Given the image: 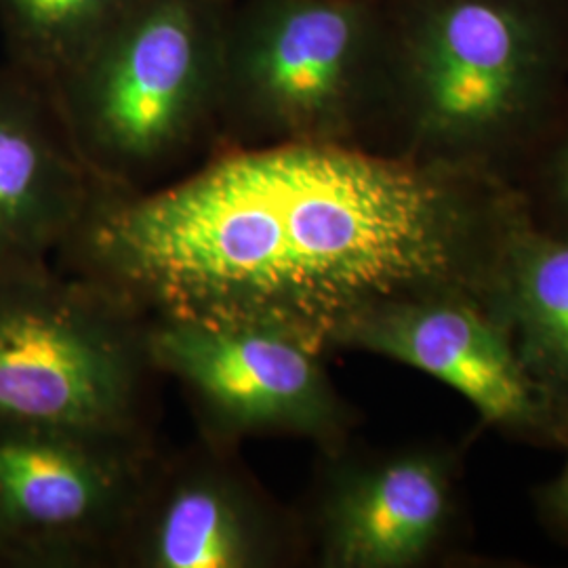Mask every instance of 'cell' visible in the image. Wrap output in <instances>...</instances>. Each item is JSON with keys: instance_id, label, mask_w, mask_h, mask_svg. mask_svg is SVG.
<instances>
[{"instance_id": "obj_12", "label": "cell", "mask_w": 568, "mask_h": 568, "mask_svg": "<svg viewBox=\"0 0 568 568\" xmlns=\"http://www.w3.org/2000/svg\"><path fill=\"white\" fill-rule=\"evenodd\" d=\"M511 312L528 371L568 386V243L520 234L509 248Z\"/></svg>"}, {"instance_id": "obj_10", "label": "cell", "mask_w": 568, "mask_h": 568, "mask_svg": "<svg viewBox=\"0 0 568 568\" xmlns=\"http://www.w3.org/2000/svg\"><path fill=\"white\" fill-rule=\"evenodd\" d=\"M331 464L304 523L326 568H408L436 548L448 516L447 464L424 450Z\"/></svg>"}, {"instance_id": "obj_2", "label": "cell", "mask_w": 568, "mask_h": 568, "mask_svg": "<svg viewBox=\"0 0 568 568\" xmlns=\"http://www.w3.org/2000/svg\"><path fill=\"white\" fill-rule=\"evenodd\" d=\"M232 0H138L49 84L103 187L145 192L217 150Z\"/></svg>"}, {"instance_id": "obj_15", "label": "cell", "mask_w": 568, "mask_h": 568, "mask_svg": "<svg viewBox=\"0 0 568 568\" xmlns=\"http://www.w3.org/2000/svg\"><path fill=\"white\" fill-rule=\"evenodd\" d=\"M560 192H562V196L567 199L568 203V145L565 150V156L560 161Z\"/></svg>"}, {"instance_id": "obj_4", "label": "cell", "mask_w": 568, "mask_h": 568, "mask_svg": "<svg viewBox=\"0 0 568 568\" xmlns=\"http://www.w3.org/2000/svg\"><path fill=\"white\" fill-rule=\"evenodd\" d=\"M148 321L51 264L0 270V419L152 438Z\"/></svg>"}, {"instance_id": "obj_5", "label": "cell", "mask_w": 568, "mask_h": 568, "mask_svg": "<svg viewBox=\"0 0 568 568\" xmlns=\"http://www.w3.org/2000/svg\"><path fill=\"white\" fill-rule=\"evenodd\" d=\"M556 55L535 0H386L384 102L426 145L504 133L541 95Z\"/></svg>"}, {"instance_id": "obj_9", "label": "cell", "mask_w": 568, "mask_h": 568, "mask_svg": "<svg viewBox=\"0 0 568 568\" xmlns=\"http://www.w3.org/2000/svg\"><path fill=\"white\" fill-rule=\"evenodd\" d=\"M328 347L361 349L427 373L490 424L525 426L539 413L530 371L504 331L478 310L426 291L358 310L333 331Z\"/></svg>"}, {"instance_id": "obj_6", "label": "cell", "mask_w": 568, "mask_h": 568, "mask_svg": "<svg viewBox=\"0 0 568 568\" xmlns=\"http://www.w3.org/2000/svg\"><path fill=\"white\" fill-rule=\"evenodd\" d=\"M156 438L0 419V567L116 568Z\"/></svg>"}, {"instance_id": "obj_14", "label": "cell", "mask_w": 568, "mask_h": 568, "mask_svg": "<svg viewBox=\"0 0 568 568\" xmlns=\"http://www.w3.org/2000/svg\"><path fill=\"white\" fill-rule=\"evenodd\" d=\"M554 506L558 509V514L568 523V466L565 474L560 476L558 485L554 488Z\"/></svg>"}, {"instance_id": "obj_8", "label": "cell", "mask_w": 568, "mask_h": 568, "mask_svg": "<svg viewBox=\"0 0 568 568\" xmlns=\"http://www.w3.org/2000/svg\"><path fill=\"white\" fill-rule=\"evenodd\" d=\"M304 523L265 488L241 447L196 434L159 450L116 568H284L307 554Z\"/></svg>"}, {"instance_id": "obj_1", "label": "cell", "mask_w": 568, "mask_h": 568, "mask_svg": "<svg viewBox=\"0 0 568 568\" xmlns=\"http://www.w3.org/2000/svg\"><path fill=\"white\" fill-rule=\"evenodd\" d=\"M464 230L434 164L284 143L215 152L145 192L102 185L58 257L145 321L276 326L326 349L366 305L445 283Z\"/></svg>"}, {"instance_id": "obj_3", "label": "cell", "mask_w": 568, "mask_h": 568, "mask_svg": "<svg viewBox=\"0 0 568 568\" xmlns=\"http://www.w3.org/2000/svg\"><path fill=\"white\" fill-rule=\"evenodd\" d=\"M384 79L386 0H232L215 152L361 145Z\"/></svg>"}, {"instance_id": "obj_7", "label": "cell", "mask_w": 568, "mask_h": 568, "mask_svg": "<svg viewBox=\"0 0 568 568\" xmlns=\"http://www.w3.org/2000/svg\"><path fill=\"white\" fill-rule=\"evenodd\" d=\"M148 349L159 375L178 382L199 436L241 447L251 438L344 445L352 413L333 386L323 352L276 326H220L154 318Z\"/></svg>"}, {"instance_id": "obj_13", "label": "cell", "mask_w": 568, "mask_h": 568, "mask_svg": "<svg viewBox=\"0 0 568 568\" xmlns=\"http://www.w3.org/2000/svg\"><path fill=\"white\" fill-rule=\"evenodd\" d=\"M138 0H0V34L7 61L47 84Z\"/></svg>"}, {"instance_id": "obj_11", "label": "cell", "mask_w": 568, "mask_h": 568, "mask_svg": "<svg viewBox=\"0 0 568 568\" xmlns=\"http://www.w3.org/2000/svg\"><path fill=\"white\" fill-rule=\"evenodd\" d=\"M102 183L70 140L47 82L0 65V270L51 264Z\"/></svg>"}]
</instances>
